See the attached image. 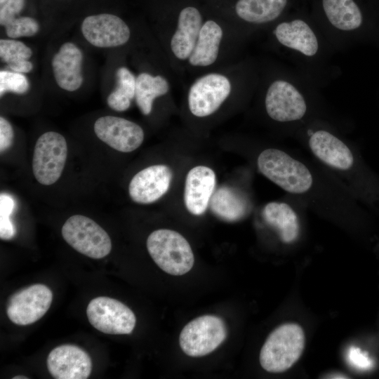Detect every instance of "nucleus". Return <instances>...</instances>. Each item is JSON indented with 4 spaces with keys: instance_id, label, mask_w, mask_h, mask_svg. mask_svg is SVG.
I'll list each match as a JSON object with an SVG mask.
<instances>
[{
    "instance_id": "f257e3e1",
    "label": "nucleus",
    "mask_w": 379,
    "mask_h": 379,
    "mask_svg": "<svg viewBox=\"0 0 379 379\" xmlns=\"http://www.w3.org/2000/svg\"><path fill=\"white\" fill-rule=\"evenodd\" d=\"M259 77L256 65L245 61L204 72L188 87L189 111L198 118L213 115L237 91L257 88Z\"/></svg>"
},
{
    "instance_id": "f03ea898",
    "label": "nucleus",
    "mask_w": 379,
    "mask_h": 379,
    "mask_svg": "<svg viewBox=\"0 0 379 379\" xmlns=\"http://www.w3.org/2000/svg\"><path fill=\"white\" fill-rule=\"evenodd\" d=\"M270 31L274 46L305 68L325 65L333 48L321 29L302 18L281 20Z\"/></svg>"
},
{
    "instance_id": "7ed1b4c3",
    "label": "nucleus",
    "mask_w": 379,
    "mask_h": 379,
    "mask_svg": "<svg viewBox=\"0 0 379 379\" xmlns=\"http://www.w3.org/2000/svg\"><path fill=\"white\" fill-rule=\"evenodd\" d=\"M258 86L263 89L264 106L268 117L281 123L301 120L308 109L305 89L307 80L284 71L260 76Z\"/></svg>"
},
{
    "instance_id": "20e7f679",
    "label": "nucleus",
    "mask_w": 379,
    "mask_h": 379,
    "mask_svg": "<svg viewBox=\"0 0 379 379\" xmlns=\"http://www.w3.org/2000/svg\"><path fill=\"white\" fill-rule=\"evenodd\" d=\"M324 26L321 28L333 48L373 41L375 25L368 22L354 0H321Z\"/></svg>"
},
{
    "instance_id": "39448f33",
    "label": "nucleus",
    "mask_w": 379,
    "mask_h": 379,
    "mask_svg": "<svg viewBox=\"0 0 379 379\" xmlns=\"http://www.w3.org/2000/svg\"><path fill=\"white\" fill-rule=\"evenodd\" d=\"M244 39L237 29H227L216 20L205 19L187 67L203 73L222 67L229 48Z\"/></svg>"
},
{
    "instance_id": "423d86ee",
    "label": "nucleus",
    "mask_w": 379,
    "mask_h": 379,
    "mask_svg": "<svg viewBox=\"0 0 379 379\" xmlns=\"http://www.w3.org/2000/svg\"><path fill=\"white\" fill-rule=\"evenodd\" d=\"M305 344V333L298 324H283L267 338L260 350V364L267 372H284L300 359Z\"/></svg>"
},
{
    "instance_id": "0eeeda50",
    "label": "nucleus",
    "mask_w": 379,
    "mask_h": 379,
    "mask_svg": "<svg viewBox=\"0 0 379 379\" xmlns=\"http://www.w3.org/2000/svg\"><path fill=\"white\" fill-rule=\"evenodd\" d=\"M259 171L285 191L302 194L312 185V175L300 161L277 149H267L258 156Z\"/></svg>"
},
{
    "instance_id": "6e6552de",
    "label": "nucleus",
    "mask_w": 379,
    "mask_h": 379,
    "mask_svg": "<svg viewBox=\"0 0 379 379\" xmlns=\"http://www.w3.org/2000/svg\"><path fill=\"white\" fill-rule=\"evenodd\" d=\"M147 248L159 267L169 274L183 275L193 267L194 258L191 246L175 231L160 229L152 232L147 237Z\"/></svg>"
},
{
    "instance_id": "1a4fd4ad",
    "label": "nucleus",
    "mask_w": 379,
    "mask_h": 379,
    "mask_svg": "<svg viewBox=\"0 0 379 379\" xmlns=\"http://www.w3.org/2000/svg\"><path fill=\"white\" fill-rule=\"evenodd\" d=\"M62 236L74 249L91 258H102L112 249L111 239L107 232L84 215L69 217L62 225Z\"/></svg>"
},
{
    "instance_id": "9d476101",
    "label": "nucleus",
    "mask_w": 379,
    "mask_h": 379,
    "mask_svg": "<svg viewBox=\"0 0 379 379\" xmlns=\"http://www.w3.org/2000/svg\"><path fill=\"white\" fill-rule=\"evenodd\" d=\"M227 333L226 325L221 318L204 315L185 326L179 343L187 355L202 357L215 350L225 340Z\"/></svg>"
},
{
    "instance_id": "9b49d317",
    "label": "nucleus",
    "mask_w": 379,
    "mask_h": 379,
    "mask_svg": "<svg viewBox=\"0 0 379 379\" xmlns=\"http://www.w3.org/2000/svg\"><path fill=\"white\" fill-rule=\"evenodd\" d=\"M67 156L65 138L59 133L48 131L36 140L32 158V171L44 185L55 183L60 177Z\"/></svg>"
},
{
    "instance_id": "f8f14e48",
    "label": "nucleus",
    "mask_w": 379,
    "mask_h": 379,
    "mask_svg": "<svg viewBox=\"0 0 379 379\" xmlns=\"http://www.w3.org/2000/svg\"><path fill=\"white\" fill-rule=\"evenodd\" d=\"M86 314L95 328L107 334H129L136 324L135 316L129 307L105 296L92 299L87 306Z\"/></svg>"
},
{
    "instance_id": "ddd939ff",
    "label": "nucleus",
    "mask_w": 379,
    "mask_h": 379,
    "mask_svg": "<svg viewBox=\"0 0 379 379\" xmlns=\"http://www.w3.org/2000/svg\"><path fill=\"white\" fill-rule=\"evenodd\" d=\"M204 21L201 12L196 6H187L181 8L168 36V50L172 63L186 65Z\"/></svg>"
},
{
    "instance_id": "4468645a",
    "label": "nucleus",
    "mask_w": 379,
    "mask_h": 379,
    "mask_svg": "<svg viewBox=\"0 0 379 379\" xmlns=\"http://www.w3.org/2000/svg\"><path fill=\"white\" fill-rule=\"evenodd\" d=\"M52 301L53 293L47 286L33 284L9 297L6 305L7 316L15 324H32L47 312Z\"/></svg>"
},
{
    "instance_id": "2eb2a0df",
    "label": "nucleus",
    "mask_w": 379,
    "mask_h": 379,
    "mask_svg": "<svg viewBox=\"0 0 379 379\" xmlns=\"http://www.w3.org/2000/svg\"><path fill=\"white\" fill-rule=\"evenodd\" d=\"M81 29L86 40L98 48L124 46L131 35L128 25L121 18L111 13L87 16L81 23Z\"/></svg>"
},
{
    "instance_id": "dca6fc26",
    "label": "nucleus",
    "mask_w": 379,
    "mask_h": 379,
    "mask_svg": "<svg viewBox=\"0 0 379 379\" xmlns=\"http://www.w3.org/2000/svg\"><path fill=\"white\" fill-rule=\"evenodd\" d=\"M93 130L100 140L121 152H131L138 148L145 136L143 129L138 124L114 116L98 118Z\"/></svg>"
},
{
    "instance_id": "f3484780",
    "label": "nucleus",
    "mask_w": 379,
    "mask_h": 379,
    "mask_svg": "<svg viewBox=\"0 0 379 379\" xmlns=\"http://www.w3.org/2000/svg\"><path fill=\"white\" fill-rule=\"evenodd\" d=\"M50 374L55 379H86L92 371V361L82 348L65 344L53 349L46 360Z\"/></svg>"
},
{
    "instance_id": "a211bd4d",
    "label": "nucleus",
    "mask_w": 379,
    "mask_h": 379,
    "mask_svg": "<svg viewBox=\"0 0 379 379\" xmlns=\"http://www.w3.org/2000/svg\"><path fill=\"white\" fill-rule=\"evenodd\" d=\"M172 177V171L166 165L147 167L131 179L128 186L129 195L135 203L152 204L167 192Z\"/></svg>"
},
{
    "instance_id": "6ab92c4d",
    "label": "nucleus",
    "mask_w": 379,
    "mask_h": 379,
    "mask_svg": "<svg viewBox=\"0 0 379 379\" xmlns=\"http://www.w3.org/2000/svg\"><path fill=\"white\" fill-rule=\"evenodd\" d=\"M288 0H237L234 11L248 36L253 29L268 26L279 19Z\"/></svg>"
},
{
    "instance_id": "aec40b11",
    "label": "nucleus",
    "mask_w": 379,
    "mask_h": 379,
    "mask_svg": "<svg viewBox=\"0 0 379 379\" xmlns=\"http://www.w3.org/2000/svg\"><path fill=\"white\" fill-rule=\"evenodd\" d=\"M309 133V147L319 159L338 170L346 171L352 167L353 154L340 139L324 129L310 130Z\"/></svg>"
},
{
    "instance_id": "412c9836",
    "label": "nucleus",
    "mask_w": 379,
    "mask_h": 379,
    "mask_svg": "<svg viewBox=\"0 0 379 379\" xmlns=\"http://www.w3.org/2000/svg\"><path fill=\"white\" fill-rule=\"evenodd\" d=\"M215 186L214 171L204 166L192 168L185 180L184 201L187 209L193 215L203 214L210 202Z\"/></svg>"
},
{
    "instance_id": "4be33fe9",
    "label": "nucleus",
    "mask_w": 379,
    "mask_h": 379,
    "mask_svg": "<svg viewBox=\"0 0 379 379\" xmlns=\"http://www.w3.org/2000/svg\"><path fill=\"white\" fill-rule=\"evenodd\" d=\"M83 53L72 42L63 44L51 60L55 80L58 86L67 91H75L83 84L81 67Z\"/></svg>"
},
{
    "instance_id": "5701e85b",
    "label": "nucleus",
    "mask_w": 379,
    "mask_h": 379,
    "mask_svg": "<svg viewBox=\"0 0 379 379\" xmlns=\"http://www.w3.org/2000/svg\"><path fill=\"white\" fill-rule=\"evenodd\" d=\"M210 206L216 216L227 222L241 220L251 208L246 196L230 186L220 187L214 192L210 200Z\"/></svg>"
},
{
    "instance_id": "b1692460",
    "label": "nucleus",
    "mask_w": 379,
    "mask_h": 379,
    "mask_svg": "<svg viewBox=\"0 0 379 379\" xmlns=\"http://www.w3.org/2000/svg\"><path fill=\"white\" fill-rule=\"evenodd\" d=\"M265 221L279 234L286 244L293 242L298 237L300 225L294 210L284 202H270L262 211Z\"/></svg>"
},
{
    "instance_id": "393cba45",
    "label": "nucleus",
    "mask_w": 379,
    "mask_h": 379,
    "mask_svg": "<svg viewBox=\"0 0 379 379\" xmlns=\"http://www.w3.org/2000/svg\"><path fill=\"white\" fill-rule=\"evenodd\" d=\"M171 88L170 81L162 74L154 75L147 72L138 74L136 76L134 99L142 114L149 115L154 100L166 95Z\"/></svg>"
},
{
    "instance_id": "a878e982",
    "label": "nucleus",
    "mask_w": 379,
    "mask_h": 379,
    "mask_svg": "<svg viewBox=\"0 0 379 379\" xmlns=\"http://www.w3.org/2000/svg\"><path fill=\"white\" fill-rule=\"evenodd\" d=\"M117 86L107 97L108 106L117 112L127 110L135 98L136 76L126 67L116 71Z\"/></svg>"
},
{
    "instance_id": "bb28decb",
    "label": "nucleus",
    "mask_w": 379,
    "mask_h": 379,
    "mask_svg": "<svg viewBox=\"0 0 379 379\" xmlns=\"http://www.w3.org/2000/svg\"><path fill=\"white\" fill-rule=\"evenodd\" d=\"M32 51L23 42L14 39L0 40V56L11 70L20 73H28L33 68L28 60Z\"/></svg>"
},
{
    "instance_id": "cd10ccee",
    "label": "nucleus",
    "mask_w": 379,
    "mask_h": 379,
    "mask_svg": "<svg viewBox=\"0 0 379 379\" xmlns=\"http://www.w3.org/2000/svg\"><path fill=\"white\" fill-rule=\"evenodd\" d=\"M30 88L27 78L22 74L6 70L0 71V95L7 92L25 94Z\"/></svg>"
},
{
    "instance_id": "c85d7f7f",
    "label": "nucleus",
    "mask_w": 379,
    "mask_h": 379,
    "mask_svg": "<svg viewBox=\"0 0 379 379\" xmlns=\"http://www.w3.org/2000/svg\"><path fill=\"white\" fill-rule=\"evenodd\" d=\"M4 27L6 35L13 39L32 36L39 30L38 22L34 18L27 16L16 18Z\"/></svg>"
},
{
    "instance_id": "c756f323",
    "label": "nucleus",
    "mask_w": 379,
    "mask_h": 379,
    "mask_svg": "<svg viewBox=\"0 0 379 379\" xmlns=\"http://www.w3.org/2000/svg\"><path fill=\"white\" fill-rule=\"evenodd\" d=\"M25 5V0H8L1 6L0 24L6 26L8 22L17 18Z\"/></svg>"
},
{
    "instance_id": "7c9ffc66",
    "label": "nucleus",
    "mask_w": 379,
    "mask_h": 379,
    "mask_svg": "<svg viewBox=\"0 0 379 379\" xmlns=\"http://www.w3.org/2000/svg\"><path fill=\"white\" fill-rule=\"evenodd\" d=\"M347 359L352 366L359 370H369L373 366L368 354L354 346L349 349Z\"/></svg>"
},
{
    "instance_id": "2f4dec72",
    "label": "nucleus",
    "mask_w": 379,
    "mask_h": 379,
    "mask_svg": "<svg viewBox=\"0 0 379 379\" xmlns=\"http://www.w3.org/2000/svg\"><path fill=\"white\" fill-rule=\"evenodd\" d=\"M14 132L12 126L4 117H0V151L8 149L13 142Z\"/></svg>"
},
{
    "instance_id": "473e14b6",
    "label": "nucleus",
    "mask_w": 379,
    "mask_h": 379,
    "mask_svg": "<svg viewBox=\"0 0 379 379\" xmlns=\"http://www.w3.org/2000/svg\"><path fill=\"white\" fill-rule=\"evenodd\" d=\"M15 202L13 199L5 194L0 196V218H10L13 211Z\"/></svg>"
},
{
    "instance_id": "72a5a7b5",
    "label": "nucleus",
    "mask_w": 379,
    "mask_h": 379,
    "mask_svg": "<svg viewBox=\"0 0 379 379\" xmlns=\"http://www.w3.org/2000/svg\"><path fill=\"white\" fill-rule=\"evenodd\" d=\"M373 41L375 42L379 46V22L376 23V27Z\"/></svg>"
},
{
    "instance_id": "f704fd0d",
    "label": "nucleus",
    "mask_w": 379,
    "mask_h": 379,
    "mask_svg": "<svg viewBox=\"0 0 379 379\" xmlns=\"http://www.w3.org/2000/svg\"><path fill=\"white\" fill-rule=\"evenodd\" d=\"M331 378H348L345 375L343 374H334V375H330V377Z\"/></svg>"
},
{
    "instance_id": "c9c22d12",
    "label": "nucleus",
    "mask_w": 379,
    "mask_h": 379,
    "mask_svg": "<svg viewBox=\"0 0 379 379\" xmlns=\"http://www.w3.org/2000/svg\"><path fill=\"white\" fill-rule=\"evenodd\" d=\"M28 378L25 375H16L13 377V379H27Z\"/></svg>"
},
{
    "instance_id": "e433bc0d",
    "label": "nucleus",
    "mask_w": 379,
    "mask_h": 379,
    "mask_svg": "<svg viewBox=\"0 0 379 379\" xmlns=\"http://www.w3.org/2000/svg\"><path fill=\"white\" fill-rule=\"evenodd\" d=\"M8 0H0V5L2 6L4 4H5Z\"/></svg>"
}]
</instances>
